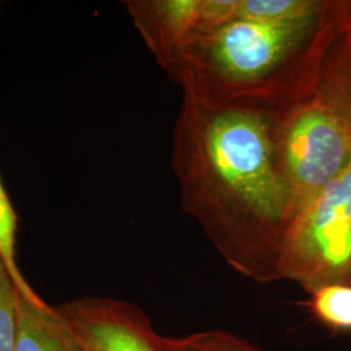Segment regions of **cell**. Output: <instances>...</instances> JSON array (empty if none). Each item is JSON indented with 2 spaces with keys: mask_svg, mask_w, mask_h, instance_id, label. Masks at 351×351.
I'll return each instance as SVG.
<instances>
[{
  "mask_svg": "<svg viewBox=\"0 0 351 351\" xmlns=\"http://www.w3.org/2000/svg\"><path fill=\"white\" fill-rule=\"evenodd\" d=\"M17 224L19 217L0 178V258L5 264L19 293L24 297L36 300L39 298V295L27 284L16 261Z\"/></svg>",
  "mask_w": 351,
  "mask_h": 351,
  "instance_id": "obj_11",
  "label": "cell"
},
{
  "mask_svg": "<svg viewBox=\"0 0 351 351\" xmlns=\"http://www.w3.org/2000/svg\"><path fill=\"white\" fill-rule=\"evenodd\" d=\"M326 8L317 0H236L234 19L287 24L319 17Z\"/></svg>",
  "mask_w": 351,
  "mask_h": 351,
  "instance_id": "obj_8",
  "label": "cell"
},
{
  "mask_svg": "<svg viewBox=\"0 0 351 351\" xmlns=\"http://www.w3.org/2000/svg\"><path fill=\"white\" fill-rule=\"evenodd\" d=\"M14 351H82L56 307L19 293Z\"/></svg>",
  "mask_w": 351,
  "mask_h": 351,
  "instance_id": "obj_7",
  "label": "cell"
},
{
  "mask_svg": "<svg viewBox=\"0 0 351 351\" xmlns=\"http://www.w3.org/2000/svg\"><path fill=\"white\" fill-rule=\"evenodd\" d=\"M281 280L297 282L308 294L351 284V162L293 219Z\"/></svg>",
  "mask_w": 351,
  "mask_h": 351,
  "instance_id": "obj_4",
  "label": "cell"
},
{
  "mask_svg": "<svg viewBox=\"0 0 351 351\" xmlns=\"http://www.w3.org/2000/svg\"><path fill=\"white\" fill-rule=\"evenodd\" d=\"M315 317L333 330L351 332V284L316 289L307 302Z\"/></svg>",
  "mask_w": 351,
  "mask_h": 351,
  "instance_id": "obj_9",
  "label": "cell"
},
{
  "mask_svg": "<svg viewBox=\"0 0 351 351\" xmlns=\"http://www.w3.org/2000/svg\"><path fill=\"white\" fill-rule=\"evenodd\" d=\"M19 290L0 258V351H14Z\"/></svg>",
  "mask_w": 351,
  "mask_h": 351,
  "instance_id": "obj_12",
  "label": "cell"
},
{
  "mask_svg": "<svg viewBox=\"0 0 351 351\" xmlns=\"http://www.w3.org/2000/svg\"><path fill=\"white\" fill-rule=\"evenodd\" d=\"M56 308L82 351H162L160 335L136 304L82 297Z\"/></svg>",
  "mask_w": 351,
  "mask_h": 351,
  "instance_id": "obj_6",
  "label": "cell"
},
{
  "mask_svg": "<svg viewBox=\"0 0 351 351\" xmlns=\"http://www.w3.org/2000/svg\"><path fill=\"white\" fill-rule=\"evenodd\" d=\"M182 93L172 165L184 210L242 276L281 280L293 207L278 160L277 113Z\"/></svg>",
  "mask_w": 351,
  "mask_h": 351,
  "instance_id": "obj_1",
  "label": "cell"
},
{
  "mask_svg": "<svg viewBox=\"0 0 351 351\" xmlns=\"http://www.w3.org/2000/svg\"><path fill=\"white\" fill-rule=\"evenodd\" d=\"M276 136L294 219L350 163L351 114L315 88L277 113Z\"/></svg>",
  "mask_w": 351,
  "mask_h": 351,
  "instance_id": "obj_3",
  "label": "cell"
},
{
  "mask_svg": "<svg viewBox=\"0 0 351 351\" xmlns=\"http://www.w3.org/2000/svg\"><path fill=\"white\" fill-rule=\"evenodd\" d=\"M159 343L162 351H264L250 341L223 329L194 332L180 337H164Z\"/></svg>",
  "mask_w": 351,
  "mask_h": 351,
  "instance_id": "obj_10",
  "label": "cell"
},
{
  "mask_svg": "<svg viewBox=\"0 0 351 351\" xmlns=\"http://www.w3.org/2000/svg\"><path fill=\"white\" fill-rule=\"evenodd\" d=\"M326 16L287 24L234 19L191 43L167 73L202 101L282 112L316 88Z\"/></svg>",
  "mask_w": 351,
  "mask_h": 351,
  "instance_id": "obj_2",
  "label": "cell"
},
{
  "mask_svg": "<svg viewBox=\"0 0 351 351\" xmlns=\"http://www.w3.org/2000/svg\"><path fill=\"white\" fill-rule=\"evenodd\" d=\"M125 7L167 72L198 38L234 20L236 0H129Z\"/></svg>",
  "mask_w": 351,
  "mask_h": 351,
  "instance_id": "obj_5",
  "label": "cell"
}]
</instances>
